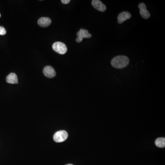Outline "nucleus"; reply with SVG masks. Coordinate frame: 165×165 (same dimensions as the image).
<instances>
[{
    "instance_id": "14",
    "label": "nucleus",
    "mask_w": 165,
    "mask_h": 165,
    "mask_svg": "<svg viewBox=\"0 0 165 165\" xmlns=\"http://www.w3.org/2000/svg\"><path fill=\"white\" fill-rule=\"evenodd\" d=\"M73 165V164H67V165Z\"/></svg>"
},
{
    "instance_id": "3",
    "label": "nucleus",
    "mask_w": 165,
    "mask_h": 165,
    "mask_svg": "<svg viewBox=\"0 0 165 165\" xmlns=\"http://www.w3.org/2000/svg\"><path fill=\"white\" fill-rule=\"evenodd\" d=\"M68 138V133L65 130L57 132L53 136L54 141L57 143H61L65 141Z\"/></svg>"
},
{
    "instance_id": "4",
    "label": "nucleus",
    "mask_w": 165,
    "mask_h": 165,
    "mask_svg": "<svg viewBox=\"0 0 165 165\" xmlns=\"http://www.w3.org/2000/svg\"><path fill=\"white\" fill-rule=\"evenodd\" d=\"M77 38L76 41L78 43H80L84 38H89L91 37V35L89 33L88 31L85 29H81L78 31L77 34Z\"/></svg>"
},
{
    "instance_id": "15",
    "label": "nucleus",
    "mask_w": 165,
    "mask_h": 165,
    "mask_svg": "<svg viewBox=\"0 0 165 165\" xmlns=\"http://www.w3.org/2000/svg\"><path fill=\"white\" fill-rule=\"evenodd\" d=\"M1 14H0V17H1Z\"/></svg>"
},
{
    "instance_id": "5",
    "label": "nucleus",
    "mask_w": 165,
    "mask_h": 165,
    "mask_svg": "<svg viewBox=\"0 0 165 165\" xmlns=\"http://www.w3.org/2000/svg\"><path fill=\"white\" fill-rule=\"evenodd\" d=\"M44 74L47 78H53L56 75V72L55 69L52 67L47 66L43 69Z\"/></svg>"
},
{
    "instance_id": "6",
    "label": "nucleus",
    "mask_w": 165,
    "mask_h": 165,
    "mask_svg": "<svg viewBox=\"0 0 165 165\" xmlns=\"http://www.w3.org/2000/svg\"><path fill=\"white\" fill-rule=\"evenodd\" d=\"M141 17L145 19H148L150 17V14L147 10L146 5L144 3H141L139 5Z\"/></svg>"
},
{
    "instance_id": "10",
    "label": "nucleus",
    "mask_w": 165,
    "mask_h": 165,
    "mask_svg": "<svg viewBox=\"0 0 165 165\" xmlns=\"http://www.w3.org/2000/svg\"><path fill=\"white\" fill-rule=\"evenodd\" d=\"M6 81L9 84H18V78L16 74L14 73H10L7 76L6 78Z\"/></svg>"
},
{
    "instance_id": "8",
    "label": "nucleus",
    "mask_w": 165,
    "mask_h": 165,
    "mask_svg": "<svg viewBox=\"0 0 165 165\" xmlns=\"http://www.w3.org/2000/svg\"><path fill=\"white\" fill-rule=\"evenodd\" d=\"M131 17V15L129 12H123L120 13L117 17V20L119 24L123 23L126 20Z\"/></svg>"
},
{
    "instance_id": "1",
    "label": "nucleus",
    "mask_w": 165,
    "mask_h": 165,
    "mask_svg": "<svg viewBox=\"0 0 165 165\" xmlns=\"http://www.w3.org/2000/svg\"><path fill=\"white\" fill-rule=\"evenodd\" d=\"M129 59L124 56H117L111 60V64L113 67L117 68H123L129 65Z\"/></svg>"
},
{
    "instance_id": "13",
    "label": "nucleus",
    "mask_w": 165,
    "mask_h": 165,
    "mask_svg": "<svg viewBox=\"0 0 165 165\" xmlns=\"http://www.w3.org/2000/svg\"><path fill=\"white\" fill-rule=\"evenodd\" d=\"M61 2L64 4H67L70 2V0H61Z\"/></svg>"
},
{
    "instance_id": "12",
    "label": "nucleus",
    "mask_w": 165,
    "mask_h": 165,
    "mask_svg": "<svg viewBox=\"0 0 165 165\" xmlns=\"http://www.w3.org/2000/svg\"><path fill=\"white\" fill-rule=\"evenodd\" d=\"M6 33H7V31H6L5 28L2 26H0V35L4 36V35H6Z\"/></svg>"
},
{
    "instance_id": "2",
    "label": "nucleus",
    "mask_w": 165,
    "mask_h": 165,
    "mask_svg": "<svg viewBox=\"0 0 165 165\" xmlns=\"http://www.w3.org/2000/svg\"><path fill=\"white\" fill-rule=\"evenodd\" d=\"M52 49L57 53L64 55L67 51V47L64 43L61 42H56L52 45Z\"/></svg>"
},
{
    "instance_id": "9",
    "label": "nucleus",
    "mask_w": 165,
    "mask_h": 165,
    "mask_svg": "<svg viewBox=\"0 0 165 165\" xmlns=\"http://www.w3.org/2000/svg\"><path fill=\"white\" fill-rule=\"evenodd\" d=\"M51 23V20L49 17H41L38 21V23L39 25L41 27H44V28L50 26Z\"/></svg>"
},
{
    "instance_id": "7",
    "label": "nucleus",
    "mask_w": 165,
    "mask_h": 165,
    "mask_svg": "<svg viewBox=\"0 0 165 165\" xmlns=\"http://www.w3.org/2000/svg\"><path fill=\"white\" fill-rule=\"evenodd\" d=\"M92 5L94 8L101 12H104L107 9L106 6L99 0L92 1Z\"/></svg>"
},
{
    "instance_id": "11",
    "label": "nucleus",
    "mask_w": 165,
    "mask_h": 165,
    "mask_svg": "<svg viewBox=\"0 0 165 165\" xmlns=\"http://www.w3.org/2000/svg\"><path fill=\"white\" fill-rule=\"evenodd\" d=\"M156 146L159 148H164L165 147V138H159L155 141Z\"/></svg>"
}]
</instances>
